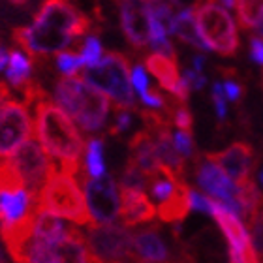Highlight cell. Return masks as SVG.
Segmentation results:
<instances>
[{"instance_id": "1", "label": "cell", "mask_w": 263, "mask_h": 263, "mask_svg": "<svg viewBox=\"0 0 263 263\" xmlns=\"http://www.w3.org/2000/svg\"><path fill=\"white\" fill-rule=\"evenodd\" d=\"M34 107L36 136L42 147L59 164V171L79 179L81 175V154L85 148L83 137L76 124L68 119L59 104H53L47 96L40 98Z\"/></svg>"}, {"instance_id": "2", "label": "cell", "mask_w": 263, "mask_h": 263, "mask_svg": "<svg viewBox=\"0 0 263 263\" xmlns=\"http://www.w3.org/2000/svg\"><path fill=\"white\" fill-rule=\"evenodd\" d=\"M55 102L87 134H96L105 126L109 115V100L77 76H64L55 83Z\"/></svg>"}, {"instance_id": "3", "label": "cell", "mask_w": 263, "mask_h": 263, "mask_svg": "<svg viewBox=\"0 0 263 263\" xmlns=\"http://www.w3.org/2000/svg\"><path fill=\"white\" fill-rule=\"evenodd\" d=\"M36 207L59 214L79 226H92V218L87 209V201L81 194L76 177L62 173L55 167L51 171L44 186L36 196Z\"/></svg>"}, {"instance_id": "4", "label": "cell", "mask_w": 263, "mask_h": 263, "mask_svg": "<svg viewBox=\"0 0 263 263\" xmlns=\"http://www.w3.org/2000/svg\"><path fill=\"white\" fill-rule=\"evenodd\" d=\"M130 62L122 53H107L98 64L87 66L81 79L90 87L109 94L119 107L137 111L136 98L130 85Z\"/></svg>"}, {"instance_id": "5", "label": "cell", "mask_w": 263, "mask_h": 263, "mask_svg": "<svg viewBox=\"0 0 263 263\" xmlns=\"http://www.w3.org/2000/svg\"><path fill=\"white\" fill-rule=\"evenodd\" d=\"M197 28L209 49L216 51L222 57H235L239 51V34L237 25L230 11L222 8L216 0L199 2L197 8Z\"/></svg>"}, {"instance_id": "6", "label": "cell", "mask_w": 263, "mask_h": 263, "mask_svg": "<svg viewBox=\"0 0 263 263\" xmlns=\"http://www.w3.org/2000/svg\"><path fill=\"white\" fill-rule=\"evenodd\" d=\"M87 248L92 261H128L137 259L134 252V235L124 226H88Z\"/></svg>"}, {"instance_id": "7", "label": "cell", "mask_w": 263, "mask_h": 263, "mask_svg": "<svg viewBox=\"0 0 263 263\" xmlns=\"http://www.w3.org/2000/svg\"><path fill=\"white\" fill-rule=\"evenodd\" d=\"M79 181L85 186V201L92 222L111 224L121 211V199L117 194L115 179L107 173H104L102 177H88L87 171L85 173L81 171Z\"/></svg>"}, {"instance_id": "8", "label": "cell", "mask_w": 263, "mask_h": 263, "mask_svg": "<svg viewBox=\"0 0 263 263\" xmlns=\"http://www.w3.org/2000/svg\"><path fill=\"white\" fill-rule=\"evenodd\" d=\"M10 158L13 160V164L25 181L27 192L32 197L38 196L40 188L44 186L49 173L57 167L55 160L47 154V151L40 143L30 141V137L11 154Z\"/></svg>"}, {"instance_id": "9", "label": "cell", "mask_w": 263, "mask_h": 263, "mask_svg": "<svg viewBox=\"0 0 263 263\" xmlns=\"http://www.w3.org/2000/svg\"><path fill=\"white\" fill-rule=\"evenodd\" d=\"M32 136V119L25 102L8 100L0 105V158H10Z\"/></svg>"}, {"instance_id": "10", "label": "cell", "mask_w": 263, "mask_h": 263, "mask_svg": "<svg viewBox=\"0 0 263 263\" xmlns=\"http://www.w3.org/2000/svg\"><path fill=\"white\" fill-rule=\"evenodd\" d=\"M11 40L23 51H27L28 55L32 57V61H36V59H45L51 53H59V51L66 49L68 45H71L73 36L62 32L59 28L34 21L30 27L13 28Z\"/></svg>"}, {"instance_id": "11", "label": "cell", "mask_w": 263, "mask_h": 263, "mask_svg": "<svg viewBox=\"0 0 263 263\" xmlns=\"http://www.w3.org/2000/svg\"><path fill=\"white\" fill-rule=\"evenodd\" d=\"M34 21L59 28L62 32L71 34L73 38H81L92 28V19L76 8L70 0H45L40 6Z\"/></svg>"}, {"instance_id": "12", "label": "cell", "mask_w": 263, "mask_h": 263, "mask_svg": "<svg viewBox=\"0 0 263 263\" xmlns=\"http://www.w3.org/2000/svg\"><path fill=\"white\" fill-rule=\"evenodd\" d=\"M213 201V216L216 220V224L220 226V230L228 239V256L230 261L233 263H242V261H258V256L254 252V247L250 242L245 226L235 213H231L230 209H226L218 199H211Z\"/></svg>"}, {"instance_id": "13", "label": "cell", "mask_w": 263, "mask_h": 263, "mask_svg": "<svg viewBox=\"0 0 263 263\" xmlns=\"http://www.w3.org/2000/svg\"><path fill=\"white\" fill-rule=\"evenodd\" d=\"M196 181L201 190L216 197L226 209H230L231 213L241 216V205L237 201V186L230 181V177L220 170L218 164H214L213 160L205 158L197 164Z\"/></svg>"}, {"instance_id": "14", "label": "cell", "mask_w": 263, "mask_h": 263, "mask_svg": "<svg viewBox=\"0 0 263 263\" xmlns=\"http://www.w3.org/2000/svg\"><path fill=\"white\" fill-rule=\"evenodd\" d=\"M36 203L28 209V213L13 222H0V239L4 242L6 252L13 261H27V248L34 233V218H36Z\"/></svg>"}, {"instance_id": "15", "label": "cell", "mask_w": 263, "mask_h": 263, "mask_svg": "<svg viewBox=\"0 0 263 263\" xmlns=\"http://www.w3.org/2000/svg\"><path fill=\"white\" fill-rule=\"evenodd\" d=\"M205 158L213 160L214 164H218L226 175L239 184V182L250 179L254 148L247 141H237L233 145H230L228 148H224L222 153H207Z\"/></svg>"}, {"instance_id": "16", "label": "cell", "mask_w": 263, "mask_h": 263, "mask_svg": "<svg viewBox=\"0 0 263 263\" xmlns=\"http://www.w3.org/2000/svg\"><path fill=\"white\" fill-rule=\"evenodd\" d=\"M121 27L128 44L141 49L148 44V10L147 0H119Z\"/></svg>"}, {"instance_id": "17", "label": "cell", "mask_w": 263, "mask_h": 263, "mask_svg": "<svg viewBox=\"0 0 263 263\" xmlns=\"http://www.w3.org/2000/svg\"><path fill=\"white\" fill-rule=\"evenodd\" d=\"M119 216L124 226H139L156 218V209L143 194V190L121 188V211Z\"/></svg>"}, {"instance_id": "18", "label": "cell", "mask_w": 263, "mask_h": 263, "mask_svg": "<svg viewBox=\"0 0 263 263\" xmlns=\"http://www.w3.org/2000/svg\"><path fill=\"white\" fill-rule=\"evenodd\" d=\"M188 213H190V186L182 179H179L173 184V192L165 197L164 201H160L156 216L162 222L175 224V222H182L186 218Z\"/></svg>"}, {"instance_id": "19", "label": "cell", "mask_w": 263, "mask_h": 263, "mask_svg": "<svg viewBox=\"0 0 263 263\" xmlns=\"http://www.w3.org/2000/svg\"><path fill=\"white\" fill-rule=\"evenodd\" d=\"M170 126L171 124H162L160 128L148 132V134L153 136L154 151H156L160 164L170 167L179 179H182L184 177V158L177 153L175 145H173V134H171Z\"/></svg>"}, {"instance_id": "20", "label": "cell", "mask_w": 263, "mask_h": 263, "mask_svg": "<svg viewBox=\"0 0 263 263\" xmlns=\"http://www.w3.org/2000/svg\"><path fill=\"white\" fill-rule=\"evenodd\" d=\"M134 252L139 261H170L171 258L170 248L154 226L134 235Z\"/></svg>"}, {"instance_id": "21", "label": "cell", "mask_w": 263, "mask_h": 263, "mask_svg": "<svg viewBox=\"0 0 263 263\" xmlns=\"http://www.w3.org/2000/svg\"><path fill=\"white\" fill-rule=\"evenodd\" d=\"M130 160H134L151 179L162 171L160 170V160L156 156V151H154L153 136L145 128L134 134V137L130 139Z\"/></svg>"}, {"instance_id": "22", "label": "cell", "mask_w": 263, "mask_h": 263, "mask_svg": "<svg viewBox=\"0 0 263 263\" xmlns=\"http://www.w3.org/2000/svg\"><path fill=\"white\" fill-rule=\"evenodd\" d=\"M170 34L177 36L179 40H182L184 44L192 45L199 51H209L207 42L203 40L199 28H197V23L194 19V10L192 8H182L177 15H173L171 19V27Z\"/></svg>"}, {"instance_id": "23", "label": "cell", "mask_w": 263, "mask_h": 263, "mask_svg": "<svg viewBox=\"0 0 263 263\" xmlns=\"http://www.w3.org/2000/svg\"><path fill=\"white\" fill-rule=\"evenodd\" d=\"M143 64L147 66V70L158 79L160 87L165 88L170 94L175 92V88L179 87V81H181V77H179V66H177L175 59L154 53V55L145 57Z\"/></svg>"}, {"instance_id": "24", "label": "cell", "mask_w": 263, "mask_h": 263, "mask_svg": "<svg viewBox=\"0 0 263 263\" xmlns=\"http://www.w3.org/2000/svg\"><path fill=\"white\" fill-rule=\"evenodd\" d=\"M71 226L64 224L62 222V216L59 214H53L49 211H44V209H38L36 211V218H34V239H40V241L45 242H57L64 239L68 233H70Z\"/></svg>"}, {"instance_id": "25", "label": "cell", "mask_w": 263, "mask_h": 263, "mask_svg": "<svg viewBox=\"0 0 263 263\" xmlns=\"http://www.w3.org/2000/svg\"><path fill=\"white\" fill-rule=\"evenodd\" d=\"M34 203H36V197L30 196L25 188L19 192L0 194V222H13L23 218Z\"/></svg>"}, {"instance_id": "26", "label": "cell", "mask_w": 263, "mask_h": 263, "mask_svg": "<svg viewBox=\"0 0 263 263\" xmlns=\"http://www.w3.org/2000/svg\"><path fill=\"white\" fill-rule=\"evenodd\" d=\"M237 201L241 205V216L245 220H248L254 214L261 213L263 207V197L259 194L258 186L254 184V179H247V181L239 182L237 186Z\"/></svg>"}, {"instance_id": "27", "label": "cell", "mask_w": 263, "mask_h": 263, "mask_svg": "<svg viewBox=\"0 0 263 263\" xmlns=\"http://www.w3.org/2000/svg\"><path fill=\"white\" fill-rule=\"evenodd\" d=\"M6 79L13 88H19L32 79V62L23 55L21 51H10V61H8V70H6Z\"/></svg>"}, {"instance_id": "28", "label": "cell", "mask_w": 263, "mask_h": 263, "mask_svg": "<svg viewBox=\"0 0 263 263\" xmlns=\"http://www.w3.org/2000/svg\"><path fill=\"white\" fill-rule=\"evenodd\" d=\"M85 171L88 177H102L105 173L104 160V141L100 137H92L87 143V156H85Z\"/></svg>"}, {"instance_id": "29", "label": "cell", "mask_w": 263, "mask_h": 263, "mask_svg": "<svg viewBox=\"0 0 263 263\" xmlns=\"http://www.w3.org/2000/svg\"><path fill=\"white\" fill-rule=\"evenodd\" d=\"M237 17L242 28L254 30L263 15V0H235Z\"/></svg>"}, {"instance_id": "30", "label": "cell", "mask_w": 263, "mask_h": 263, "mask_svg": "<svg viewBox=\"0 0 263 263\" xmlns=\"http://www.w3.org/2000/svg\"><path fill=\"white\" fill-rule=\"evenodd\" d=\"M25 188L21 173L11 158H0V194L19 192Z\"/></svg>"}, {"instance_id": "31", "label": "cell", "mask_w": 263, "mask_h": 263, "mask_svg": "<svg viewBox=\"0 0 263 263\" xmlns=\"http://www.w3.org/2000/svg\"><path fill=\"white\" fill-rule=\"evenodd\" d=\"M151 184V177L134 162L128 158V164L121 175V188H134V190H147Z\"/></svg>"}, {"instance_id": "32", "label": "cell", "mask_w": 263, "mask_h": 263, "mask_svg": "<svg viewBox=\"0 0 263 263\" xmlns=\"http://www.w3.org/2000/svg\"><path fill=\"white\" fill-rule=\"evenodd\" d=\"M102 42L98 40V36H87L83 40V47H81V59L83 66H94L98 64L100 59H102Z\"/></svg>"}, {"instance_id": "33", "label": "cell", "mask_w": 263, "mask_h": 263, "mask_svg": "<svg viewBox=\"0 0 263 263\" xmlns=\"http://www.w3.org/2000/svg\"><path fill=\"white\" fill-rule=\"evenodd\" d=\"M247 224H248L250 233H252L250 242H252L254 252H256L258 261H259V259H263V214L258 213V214H254V216H250V218L247 220Z\"/></svg>"}, {"instance_id": "34", "label": "cell", "mask_w": 263, "mask_h": 263, "mask_svg": "<svg viewBox=\"0 0 263 263\" xmlns=\"http://www.w3.org/2000/svg\"><path fill=\"white\" fill-rule=\"evenodd\" d=\"M147 10H148V15L154 17V19H158L165 27V30L170 32L171 19H173L171 6L167 4L165 0H147Z\"/></svg>"}, {"instance_id": "35", "label": "cell", "mask_w": 263, "mask_h": 263, "mask_svg": "<svg viewBox=\"0 0 263 263\" xmlns=\"http://www.w3.org/2000/svg\"><path fill=\"white\" fill-rule=\"evenodd\" d=\"M177 181H173V179H170L167 175H164L162 171H160L158 175H154L153 179H151V192H153V197L154 199H158V201H164L165 197L170 196L171 192H173V184H175Z\"/></svg>"}, {"instance_id": "36", "label": "cell", "mask_w": 263, "mask_h": 263, "mask_svg": "<svg viewBox=\"0 0 263 263\" xmlns=\"http://www.w3.org/2000/svg\"><path fill=\"white\" fill-rule=\"evenodd\" d=\"M83 66V59L79 55H73V53H61L57 55V68L61 73L64 76H77V71L81 70Z\"/></svg>"}, {"instance_id": "37", "label": "cell", "mask_w": 263, "mask_h": 263, "mask_svg": "<svg viewBox=\"0 0 263 263\" xmlns=\"http://www.w3.org/2000/svg\"><path fill=\"white\" fill-rule=\"evenodd\" d=\"M173 145H175L177 153L181 154L182 158H192L194 153H196V145H194L192 134L184 130H179L173 136Z\"/></svg>"}, {"instance_id": "38", "label": "cell", "mask_w": 263, "mask_h": 263, "mask_svg": "<svg viewBox=\"0 0 263 263\" xmlns=\"http://www.w3.org/2000/svg\"><path fill=\"white\" fill-rule=\"evenodd\" d=\"M213 104H214V109H216V117H218V121H224L226 115H228V105H226V94H224V87H222V83L216 81L213 85Z\"/></svg>"}, {"instance_id": "39", "label": "cell", "mask_w": 263, "mask_h": 263, "mask_svg": "<svg viewBox=\"0 0 263 263\" xmlns=\"http://www.w3.org/2000/svg\"><path fill=\"white\" fill-rule=\"evenodd\" d=\"M130 128H132V111L121 107V109H119V113H117V117H115L113 126L109 128V134H111V136H121V134L128 132Z\"/></svg>"}, {"instance_id": "40", "label": "cell", "mask_w": 263, "mask_h": 263, "mask_svg": "<svg viewBox=\"0 0 263 263\" xmlns=\"http://www.w3.org/2000/svg\"><path fill=\"white\" fill-rule=\"evenodd\" d=\"M190 209H194L197 213L211 214L213 213V201H211L207 196H203V194H199L197 190L190 188Z\"/></svg>"}, {"instance_id": "41", "label": "cell", "mask_w": 263, "mask_h": 263, "mask_svg": "<svg viewBox=\"0 0 263 263\" xmlns=\"http://www.w3.org/2000/svg\"><path fill=\"white\" fill-rule=\"evenodd\" d=\"M130 83L134 85V88L137 90V94L141 96L143 92H147L148 88V77H147V71L143 68L141 64L134 66V70L130 73Z\"/></svg>"}, {"instance_id": "42", "label": "cell", "mask_w": 263, "mask_h": 263, "mask_svg": "<svg viewBox=\"0 0 263 263\" xmlns=\"http://www.w3.org/2000/svg\"><path fill=\"white\" fill-rule=\"evenodd\" d=\"M141 100L143 104L148 105V107H153V109H165L167 107V100L160 94L158 88H147V92L141 94Z\"/></svg>"}, {"instance_id": "43", "label": "cell", "mask_w": 263, "mask_h": 263, "mask_svg": "<svg viewBox=\"0 0 263 263\" xmlns=\"http://www.w3.org/2000/svg\"><path fill=\"white\" fill-rule=\"evenodd\" d=\"M222 87H224L226 98L230 100V102H233V104L241 102L242 94H245V88H242V85H239L233 77H226V81H224V85H222Z\"/></svg>"}, {"instance_id": "44", "label": "cell", "mask_w": 263, "mask_h": 263, "mask_svg": "<svg viewBox=\"0 0 263 263\" xmlns=\"http://www.w3.org/2000/svg\"><path fill=\"white\" fill-rule=\"evenodd\" d=\"M148 45H151V49L156 51V53H160V55H165V57H171V59H175L177 61V53L175 49H173V45H171V42L165 36H162V38H154V40H148Z\"/></svg>"}, {"instance_id": "45", "label": "cell", "mask_w": 263, "mask_h": 263, "mask_svg": "<svg viewBox=\"0 0 263 263\" xmlns=\"http://www.w3.org/2000/svg\"><path fill=\"white\" fill-rule=\"evenodd\" d=\"M182 77L188 81V85H190V88H194V90H201L205 85H207V77L203 76V71H196V70H184V73H182Z\"/></svg>"}, {"instance_id": "46", "label": "cell", "mask_w": 263, "mask_h": 263, "mask_svg": "<svg viewBox=\"0 0 263 263\" xmlns=\"http://www.w3.org/2000/svg\"><path fill=\"white\" fill-rule=\"evenodd\" d=\"M250 59L256 64L263 66V40L261 38H250Z\"/></svg>"}, {"instance_id": "47", "label": "cell", "mask_w": 263, "mask_h": 263, "mask_svg": "<svg viewBox=\"0 0 263 263\" xmlns=\"http://www.w3.org/2000/svg\"><path fill=\"white\" fill-rule=\"evenodd\" d=\"M192 64H194V70L196 71H203V68H205V64H207V59L203 55H196L192 59Z\"/></svg>"}, {"instance_id": "48", "label": "cell", "mask_w": 263, "mask_h": 263, "mask_svg": "<svg viewBox=\"0 0 263 263\" xmlns=\"http://www.w3.org/2000/svg\"><path fill=\"white\" fill-rule=\"evenodd\" d=\"M218 2H222L226 8H233L235 6V0H218Z\"/></svg>"}, {"instance_id": "49", "label": "cell", "mask_w": 263, "mask_h": 263, "mask_svg": "<svg viewBox=\"0 0 263 263\" xmlns=\"http://www.w3.org/2000/svg\"><path fill=\"white\" fill-rule=\"evenodd\" d=\"M13 4H19V6H23V4H27V0H11Z\"/></svg>"}, {"instance_id": "50", "label": "cell", "mask_w": 263, "mask_h": 263, "mask_svg": "<svg viewBox=\"0 0 263 263\" xmlns=\"http://www.w3.org/2000/svg\"><path fill=\"white\" fill-rule=\"evenodd\" d=\"M0 261H4V252L0 250Z\"/></svg>"}, {"instance_id": "51", "label": "cell", "mask_w": 263, "mask_h": 263, "mask_svg": "<svg viewBox=\"0 0 263 263\" xmlns=\"http://www.w3.org/2000/svg\"><path fill=\"white\" fill-rule=\"evenodd\" d=\"M261 182H263V171H261Z\"/></svg>"}, {"instance_id": "52", "label": "cell", "mask_w": 263, "mask_h": 263, "mask_svg": "<svg viewBox=\"0 0 263 263\" xmlns=\"http://www.w3.org/2000/svg\"><path fill=\"white\" fill-rule=\"evenodd\" d=\"M261 36H263V32H261Z\"/></svg>"}, {"instance_id": "53", "label": "cell", "mask_w": 263, "mask_h": 263, "mask_svg": "<svg viewBox=\"0 0 263 263\" xmlns=\"http://www.w3.org/2000/svg\"><path fill=\"white\" fill-rule=\"evenodd\" d=\"M0 42H2V40H0Z\"/></svg>"}]
</instances>
